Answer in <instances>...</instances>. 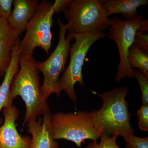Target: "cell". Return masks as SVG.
I'll return each instance as SVG.
<instances>
[{
	"mask_svg": "<svg viewBox=\"0 0 148 148\" xmlns=\"http://www.w3.org/2000/svg\"><path fill=\"white\" fill-rule=\"evenodd\" d=\"M19 69L11 85L9 101L20 96L25 103L26 111L23 126L32 120L36 119L50 112L47 101L41 91L38 62L33 54H20Z\"/></svg>",
	"mask_w": 148,
	"mask_h": 148,
	"instance_id": "cell-1",
	"label": "cell"
},
{
	"mask_svg": "<svg viewBox=\"0 0 148 148\" xmlns=\"http://www.w3.org/2000/svg\"><path fill=\"white\" fill-rule=\"evenodd\" d=\"M128 91V87H121L99 94L103 101V106L99 110L92 112L95 121L103 134L123 137L134 134L130 124L131 114L125 100Z\"/></svg>",
	"mask_w": 148,
	"mask_h": 148,
	"instance_id": "cell-2",
	"label": "cell"
},
{
	"mask_svg": "<svg viewBox=\"0 0 148 148\" xmlns=\"http://www.w3.org/2000/svg\"><path fill=\"white\" fill-rule=\"evenodd\" d=\"M51 127L53 139L71 141L80 148L86 140L97 141L102 131L95 121L92 111L51 114Z\"/></svg>",
	"mask_w": 148,
	"mask_h": 148,
	"instance_id": "cell-3",
	"label": "cell"
},
{
	"mask_svg": "<svg viewBox=\"0 0 148 148\" xmlns=\"http://www.w3.org/2000/svg\"><path fill=\"white\" fill-rule=\"evenodd\" d=\"M64 16L70 34L103 32L110 27V18L97 0H72Z\"/></svg>",
	"mask_w": 148,
	"mask_h": 148,
	"instance_id": "cell-4",
	"label": "cell"
},
{
	"mask_svg": "<svg viewBox=\"0 0 148 148\" xmlns=\"http://www.w3.org/2000/svg\"><path fill=\"white\" fill-rule=\"evenodd\" d=\"M57 21L59 30L57 45L46 60L38 64L39 71L43 76L41 91L43 97L47 101L53 93L58 98L61 95L60 74L65 70L71 46V42L73 40L70 35H66L69 28L68 24H64L59 18Z\"/></svg>",
	"mask_w": 148,
	"mask_h": 148,
	"instance_id": "cell-5",
	"label": "cell"
},
{
	"mask_svg": "<svg viewBox=\"0 0 148 148\" xmlns=\"http://www.w3.org/2000/svg\"><path fill=\"white\" fill-rule=\"evenodd\" d=\"M69 34L75 41L70 49L69 65L60 78L59 88L61 92L64 91L72 101L76 103L77 97L75 86L77 83L80 85H84L82 71L86 54L91 46L105 38L106 34L103 32Z\"/></svg>",
	"mask_w": 148,
	"mask_h": 148,
	"instance_id": "cell-6",
	"label": "cell"
},
{
	"mask_svg": "<svg viewBox=\"0 0 148 148\" xmlns=\"http://www.w3.org/2000/svg\"><path fill=\"white\" fill-rule=\"evenodd\" d=\"M54 14L53 3L40 2L36 13L27 24L24 38L19 41L20 54H33L35 49L39 47L49 55L52 45L51 27Z\"/></svg>",
	"mask_w": 148,
	"mask_h": 148,
	"instance_id": "cell-7",
	"label": "cell"
},
{
	"mask_svg": "<svg viewBox=\"0 0 148 148\" xmlns=\"http://www.w3.org/2000/svg\"><path fill=\"white\" fill-rule=\"evenodd\" d=\"M145 20L143 15L129 20H123L116 16L110 18V27L107 36L116 44L119 52V63L115 78L116 82L134 77L133 69L128 64L127 56L136 33Z\"/></svg>",
	"mask_w": 148,
	"mask_h": 148,
	"instance_id": "cell-8",
	"label": "cell"
},
{
	"mask_svg": "<svg viewBox=\"0 0 148 148\" xmlns=\"http://www.w3.org/2000/svg\"><path fill=\"white\" fill-rule=\"evenodd\" d=\"M2 110L4 121L0 126V148H31V138L21 136L16 129L18 109L12 104Z\"/></svg>",
	"mask_w": 148,
	"mask_h": 148,
	"instance_id": "cell-9",
	"label": "cell"
},
{
	"mask_svg": "<svg viewBox=\"0 0 148 148\" xmlns=\"http://www.w3.org/2000/svg\"><path fill=\"white\" fill-rule=\"evenodd\" d=\"M51 112H48L28 122V131L32 135L31 148H58L51 127Z\"/></svg>",
	"mask_w": 148,
	"mask_h": 148,
	"instance_id": "cell-10",
	"label": "cell"
},
{
	"mask_svg": "<svg viewBox=\"0 0 148 148\" xmlns=\"http://www.w3.org/2000/svg\"><path fill=\"white\" fill-rule=\"evenodd\" d=\"M21 34L11 27L7 19L0 18V72L3 76L10 63L12 51L19 41Z\"/></svg>",
	"mask_w": 148,
	"mask_h": 148,
	"instance_id": "cell-11",
	"label": "cell"
},
{
	"mask_svg": "<svg viewBox=\"0 0 148 148\" xmlns=\"http://www.w3.org/2000/svg\"><path fill=\"white\" fill-rule=\"evenodd\" d=\"M40 1L38 0H14L8 22L11 27L22 33L26 30L27 24L36 13Z\"/></svg>",
	"mask_w": 148,
	"mask_h": 148,
	"instance_id": "cell-12",
	"label": "cell"
},
{
	"mask_svg": "<svg viewBox=\"0 0 148 148\" xmlns=\"http://www.w3.org/2000/svg\"><path fill=\"white\" fill-rule=\"evenodd\" d=\"M100 3L106 10L107 16L121 14L124 20H132L138 16V9L146 6L147 0H101Z\"/></svg>",
	"mask_w": 148,
	"mask_h": 148,
	"instance_id": "cell-13",
	"label": "cell"
},
{
	"mask_svg": "<svg viewBox=\"0 0 148 148\" xmlns=\"http://www.w3.org/2000/svg\"><path fill=\"white\" fill-rule=\"evenodd\" d=\"M19 41L16 44L12 51L10 63L4 75L3 79L0 84V114L4 108L12 104L9 101V95L12 80L19 69ZM2 119L0 118V126L2 124Z\"/></svg>",
	"mask_w": 148,
	"mask_h": 148,
	"instance_id": "cell-14",
	"label": "cell"
},
{
	"mask_svg": "<svg viewBox=\"0 0 148 148\" xmlns=\"http://www.w3.org/2000/svg\"><path fill=\"white\" fill-rule=\"evenodd\" d=\"M130 67L138 70L148 77V54L132 45L130 48L127 56Z\"/></svg>",
	"mask_w": 148,
	"mask_h": 148,
	"instance_id": "cell-15",
	"label": "cell"
},
{
	"mask_svg": "<svg viewBox=\"0 0 148 148\" xmlns=\"http://www.w3.org/2000/svg\"><path fill=\"white\" fill-rule=\"evenodd\" d=\"M117 135L109 136L105 134H101L100 143L92 141L89 143L86 148H121L117 145L116 140L118 137Z\"/></svg>",
	"mask_w": 148,
	"mask_h": 148,
	"instance_id": "cell-16",
	"label": "cell"
},
{
	"mask_svg": "<svg viewBox=\"0 0 148 148\" xmlns=\"http://www.w3.org/2000/svg\"><path fill=\"white\" fill-rule=\"evenodd\" d=\"M133 69L134 77L138 80L142 92L143 105H148V77L138 70Z\"/></svg>",
	"mask_w": 148,
	"mask_h": 148,
	"instance_id": "cell-17",
	"label": "cell"
},
{
	"mask_svg": "<svg viewBox=\"0 0 148 148\" xmlns=\"http://www.w3.org/2000/svg\"><path fill=\"white\" fill-rule=\"evenodd\" d=\"M126 148H148V138H139L134 134L123 136Z\"/></svg>",
	"mask_w": 148,
	"mask_h": 148,
	"instance_id": "cell-18",
	"label": "cell"
},
{
	"mask_svg": "<svg viewBox=\"0 0 148 148\" xmlns=\"http://www.w3.org/2000/svg\"><path fill=\"white\" fill-rule=\"evenodd\" d=\"M137 116L139 119V127L142 131L147 132L148 130V105L142 104L138 110Z\"/></svg>",
	"mask_w": 148,
	"mask_h": 148,
	"instance_id": "cell-19",
	"label": "cell"
},
{
	"mask_svg": "<svg viewBox=\"0 0 148 148\" xmlns=\"http://www.w3.org/2000/svg\"><path fill=\"white\" fill-rule=\"evenodd\" d=\"M133 45L148 54V36L146 33L137 31Z\"/></svg>",
	"mask_w": 148,
	"mask_h": 148,
	"instance_id": "cell-20",
	"label": "cell"
},
{
	"mask_svg": "<svg viewBox=\"0 0 148 148\" xmlns=\"http://www.w3.org/2000/svg\"><path fill=\"white\" fill-rule=\"evenodd\" d=\"M13 0H0V18L7 19L12 12Z\"/></svg>",
	"mask_w": 148,
	"mask_h": 148,
	"instance_id": "cell-21",
	"label": "cell"
},
{
	"mask_svg": "<svg viewBox=\"0 0 148 148\" xmlns=\"http://www.w3.org/2000/svg\"><path fill=\"white\" fill-rule=\"evenodd\" d=\"M71 2L72 0H56L53 3L55 13L58 14L66 11Z\"/></svg>",
	"mask_w": 148,
	"mask_h": 148,
	"instance_id": "cell-22",
	"label": "cell"
},
{
	"mask_svg": "<svg viewBox=\"0 0 148 148\" xmlns=\"http://www.w3.org/2000/svg\"><path fill=\"white\" fill-rule=\"evenodd\" d=\"M3 76L1 74V72H0V83H1V77H2Z\"/></svg>",
	"mask_w": 148,
	"mask_h": 148,
	"instance_id": "cell-23",
	"label": "cell"
}]
</instances>
